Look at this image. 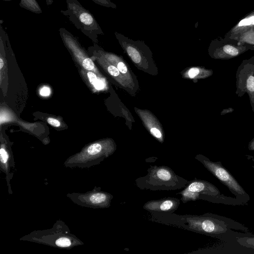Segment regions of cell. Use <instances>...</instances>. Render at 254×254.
Listing matches in <instances>:
<instances>
[{
	"mask_svg": "<svg viewBox=\"0 0 254 254\" xmlns=\"http://www.w3.org/2000/svg\"><path fill=\"white\" fill-rule=\"evenodd\" d=\"M15 167V162L9 144L2 138L0 148V170L5 175L9 194L13 193L10 182L13 176L12 170Z\"/></svg>",
	"mask_w": 254,
	"mask_h": 254,
	"instance_id": "8fae6325",
	"label": "cell"
},
{
	"mask_svg": "<svg viewBox=\"0 0 254 254\" xmlns=\"http://www.w3.org/2000/svg\"><path fill=\"white\" fill-rule=\"evenodd\" d=\"M59 33L64 44L75 61L83 69L97 74V70L93 60L89 57L77 38L64 28H60Z\"/></svg>",
	"mask_w": 254,
	"mask_h": 254,
	"instance_id": "30bf717a",
	"label": "cell"
},
{
	"mask_svg": "<svg viewBox=\"0 0 254 254\" xmlns=\"http://www.w3.org/2000/svg\"><path fill=\"white\" fill-rule=\"evenodd\" d=\"M50 92V89L47 86H43L39 91L40 94L42 96H48Z\"/></svg>",
	"mask_w": 254,
	"mask_h": 254,
	"instance_id": "7402d4cb",
	"label": "cell"
},
{
	"mask_svg": "<svg viewBox=\"0 0 254 254\" xmlns=\"http://www.w3.org/2000/svg\"><path fill=\"white\" fill-rule=\"evenodd\" d=\"M117 68L122 73H125L127 71V68L126 65L122 62H120L118 64Z\"/></svg>",
	"mask_w": 254,
	"mask_h": 254,
	"instance_id": "603a6c76",
	"label": "cell"
},
{
	"mask_svg": "<svg viewBox=\"0 0 254 254\" xmlns=\"http://www.w3.org/2000/svg\"><path fill=\"white\" fill-rule=\"evenodd\" d=\"M150 132L156 138H159L162 136V134L160 130L155 127L152 128L150 129Z\"/></svg>",
	"mask_w": 254,
	"mask_h": 254,
	"instance_id": "cb8c5ba5",
	"label": "cell"
},
{
	"mask_svg": "<svg viewBox=\"0 0 254 254\" xmlns=\"http://www.w3.org/2000/svg\"><path fill=\"white\" fill-rule=\"evenodd\" d=\"M66 9L60 12L68 18L74 26L94 42L104 32L92 13L84 7L78 0H65Z\"/></svg>",
	"mask_w": 254,
	"mask_h": 254,
	"instance_id": "8992f818",
	"label": "cell"
},
{
	"mask_svg": "<svg viewBox=\"0 0 254 254\" xmlns=\"http://www.w3.org/2000/svg\"><path fill=\"white\" fill-rule=\"evenodd\" d=\"M115 150L108 140H98L86 145L78 152L68 157L64 163L66 168H88L100 164Z\"/></svg>",
	"mask_w": 254,
	"mask_h": 254,
	"instance_id": "5b68a950",
	"label": "cell"
},
{
	"mask_svg": "<svg viewBox=\"0 0 254 254\" xmlns=\"http://www.w3.org/2000/svg\"><path fill=\"white\" fill-rule=\"evenodd\" d=\"M95 3L106 7L117 8V6L111 0H91Z\"/></svg>",
	"mask_w": 254,
	"mask_h": 254,
	"instance_id": "e0dca14e",
	"label": "cell"
},
{
	"mask_svg": "<svg viewBox=\"0 0 254 254\" xmlns=\"http://www.w3.org/2000/svg\"><path fill=\"white\" fill-rule=\"evenodd\" d=\"M181 222L189 230L218 239L223 242H229L234 237L235 232L227 224L206 213L201 215H184L179 216Z\"/></svg>",
	"mask_w": 254,
	"mask_h": 254,
	"instance_id": "3957f363",
	"label": "cell"
},
{
	"mask_svg": "<svg viewBox=\"0 0 254 254\" xmlns=\"http://www.w3.org/2000/svg\"><path fill=\"white\" fill-rule=\"evenodd\" d=\"M248 49L244 46L224 43L213 47L211 56L216 59L228 60L238 57Z\"/></svg>",
	"mask_w": 254,
	"mask_h": 254,
	"instance_id": "4fadbf2b",
	"label": "cell"
},
{
	"mask_svg": "<svg viewBox=\"0 0 254 254\" xmlns=\"http://www.w3.org/2000/svg\"><path fill=\"white\" fill-rule=\"evenodd\" d=\"M66 196L77 205L94 209L109 208L113 198L112 194L102 190L100 187L97 186L84 193H67Z\"/></svg>",
	"mask_w": 254,
	"mask_h": 254,
	"instance_id": "9c48e42d",
	"label": "cell"
},
{
	"mask_svg": "<svg viewBox=\"0 0 254 254\" xmlns=\"http://www.w3.org/2000/svg\"><path fill=\"white\" fill-rule=\"evenodd\" d=\"M248 147L250 151H254V137L249 142Z\"/></svg>",
	"mask_w": 254,
	"mask_h": 254,
	"instance_id": "484cf974",
	"label": "cell"
},
{
	"mask_svg": "<svg viewBox=\"0 0 254 254\" xmlns=\"http://www.w3.org/2000/svg\"><path fill=\"white\" fill-rule=\"evenodd\" d=\"M251 25H254V16L243 19L238 24L239 26H247Z\"/></svg>",
	"mask_w": 254,
	"mask_h": 254,
	"instance_id": "ac0fdd59",
	"label": "cell"
},
{
	"mask_svg": "<svg viewBox=\"0 0 254 254\" xmlns=\"http://www.w3.org/2000/svg\"><path fill=\"white\" fill-rule=\"evenodd\" d=\"M47 121L48 124L54 127H59L61 125L60 121L52 117H49Z\"/></svg>",
	"mask_w": 254,
	"mask_h": 254,
	"instance_id": "ffe728a7",
	"label": "cell"
},
{
	"mask_svg": "<svg viewBox=\"0 0 254 254\" xmlns=\"http://www.w3.org/2000/svg\"><path fill=\"white\" fill-rule=\"evenodd\" d=\"M109 73L113 76H117L120 74V71L118 68L113 65H109L107 67Z\"/></svg>",
	"mask_w": 254,
	"mask_h": 254,
	"instance_id": "d6986e66",
	"label": "cell"
},
{
	"mask_svg": "<svg viewBox=\"0 0 254 254\" xmlns=\"http://www.w3.org/2000/svg\"><path fill=\"white\" fill-rule=\"evenodd\" d=\"M181 200L175 197H168L146 202L143 206L147 211L157 214H172L176 211Z\"/></svg>",
	"mask_w": 254,
	"mask_h": 254,
	"instance_id": "7c38bea8",
	"label": "cell"
},
{
	"mask_svg": "<svg viewBox=\"0 0 254 254\" xmlns=\"http://www.w3.org/2000/svg\"><path fill=\"white\" fill-rule=\"evenodd\" d=\"M81 74L87 84L92 90H101L104 87L103 81L99 79L95 72L82 69Z\"/></svg>",
	"mask_w": 254,
	"mask_h": 254,
	"instance_id": "5bb4252c",
	"label": "cell"
},
{
	"mask_svg": "<svg viewBox=\"0 0 254 254\" xmlns=\"http://www.w3.org/2000/svg\"><path fill=\"white\" fill-rule=\"evenodd\" d=\"M234 109L233 108L230 107L223 109L220 113L221 115H224L228 113H231L234 111Z\"/></svg>",
	"mask_w": 254,
	"mask_h": 254,
	"instance_id": "d4e9b609",
	"label": "cell"
},
{
	"mask_svg": "<svg viewBox=\"0 0 254 254\" xmlns=\"http://www.w3.org/2000/svg\"><path fill=\"white\" fill-rule=\"evenodd\" d=\"M200 73V70L196 67H192L190 69L188 74L190 78H192L196 76Z\"/></svg>",
	"mask_w": 254,
	"mask_h": 254,
	"instance_id": "44dd1931",
	"label": "cell"
},
{
	"mask_svg": "<svg viewBox=\"0 0 254 254\" xmlns=\"http://www.w3.org/2000/svg\"><path fill=\"white\" fill-rule=\"evenodd\" d=\"M19 6L35 13L42 12L41 8L36 0H20Z\"/></svg>",
	"mask_w": 254,
	"mask_h": 254,
	"instance_id": "2e32d148",
	"label": "cell"
},
{
	"mask_svg": "<svg viewBox=\"0 0 254 254\" xmlns=\"http://www.w3.org/2000/svg\"><path fill=\"white\" fill-rule=\"evenodd\" d=\"M20 240L66 249L84 245L79 238L71 233L68 226L61 220H57L50 229L33 231L22 237Z\"/></svg>",
	"mask_w": 254,
	"mask_h": 254,
	"instance_id": "6da1fadb",
	"label": "cell"
},
{
	"mask_svg": "<svg viewBox=\"0 0 254 254\" xmlns=\"http://www.w3.org/2000/svg\"><path fill=\"white\" fill-rule=\"evenodd\" d=\"M195 159L221 183L226 186L231 193L235 195L236 198L242 201L245 205L248 204L250 200L249 194L235 177L222 165L221 161L213 162L201 154L197 155Z\"/></svg>",
	"mask_w": 254,
	"mask_h": 254,
	"instance_id": "52a82bcc",
	"label": "cell"
},
{
	"mask_svg": "<svg viewBox=\"0 0 254 254\" xmlns=\"http://www.w3.org/2000/svg\"><path fill=\"white\" fill-rule=\"evenodd\" d=\"M249 157H250V158H251V159L252 160H253V161H254V158H253L252 156H250Z\"/></svg>",
	"mask_w": 254,
	"mask_h": 254,
	"instance_id": "4316f807",
	"label": "cell"
},
{
	"mask_svg": "<svg viewBox=\"0 0 254 254\" xmlns=\"http://www.w3.org/2000/svg\"><path fill=\"white\" fill-rule=\"evenodd\" d=\"M236 78V95L242 97L247 94L254 112V57L242 61L237 68Z\"/></svg>",
	"mask_w": 254,
	"mask_h": 254,
	"instance_id": "ba28073f",
	"label": "cell"
},
{
	"mask_svg": "<svg viewBox=\"0 0 254 254\" xmlns=\"http://www.w3.org/2000/svg\"><path fill=\"white\" fill-rule=\"evenodd\" d=\"M147 172L145 176L135 180L136 186L141 190H175L184 188L188 183L168 166L150 165Z\"/></svg>",
	"mask_w": 254,
	"mask_h": 254,
	"instance_id": "7a4b0ae2",
	"label": "cell"
},
{
	"mask_svg": "<svg viewBox=\"0 0 254 254\" xmlns=\"http://www.w3.org/2000/svg\"><path fill=\"white\" fill-rule=\"evenodd\" d=\"M232 241L241 247L254 250V234L251 232H235L234 237L231 241Z\"/></svg>",
	"mask_w": 254,
	"mask_h": 254,
	"instance_id": "9a60e30c",
	"label": "cell"
},
{
	"mask_svg": "<svg viewBox=\"0 0 254 254\" xmlns=\"http://www.w3.org/2000/svg\"><path fill=\"white\" fill-rule=\"evenodd\" d=\"M178 194L181 195L180 200L183 203L201 199L226 205L244 204L242 201L236 197L221 194L216 186L208 181L202 180L195 179L189 181L185 189Z\"/></svg>",
	"mask_w": 254,
	"mask_h": 254,
	"instance_id": "277c9868",
	"label": "cell"
}]
</instances>
